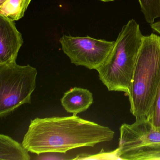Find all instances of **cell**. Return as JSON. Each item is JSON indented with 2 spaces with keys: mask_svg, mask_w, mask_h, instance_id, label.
I'll list each match as a JSON object with an SVG mask.
<instances>
[{
  "mask_svg": "<svg viewBox=\"0 0 160 160\" xmlns=\"http://www.w3.org/2000/svg\"><path fill=\"white\" fill-rule=\"evenodd\" d=\"M160 82V37L144 36L127 95L136 119L147 118Z\"/></svg>",
  "mask_w": 160,
  "mask_h": 160,
  "instance_id": "3",
  "label": "cell"
},
{
  "mask_svg": "<svg viewBox=\"0 0 160 160\" xmlns=\"http://www.w3.org/2000/svg\"><path fill=\"white\" fill-rule=\"evenodd\" d=\"M59 42L62 51L72 63L95 70L103 63L115 42L89 36L73 37L64 34Z\"/></svg>",
  "mask_w": 160,
  "mask_h": 160,
  "instance_id": "5",
  "label": "cell"
},
{
  "mask_svg": "<svg viewBox=\"0 0 160 160\" xmlns=\"http://www.w3.org/2000/svg\"><path fill=\"white\" fill-rule=\"evenodd\" d=\"M28 151L9 136L0 134V160H29Z\"/></svg>",
  "mask_w": 160,
  "mask_h": 160,
  "instance_id": "9",
  "label": "cell"
},
{
  "mask_svg": "<svg viewBox=\"0 0 160 160\" xmlns=\"http://www.w3.org/2000/svg\"><path fill=\"white\" fill-rule=\"evenodd\" d=\"M36 68L16 62L0 64V117L7 116L25 104L31 103L36 88Z\"/></svg>",
  "mask_w": 160,
  "mask_h": 160,
  "instance_id": "4",
  "label": "cell"
},
{
  "mask_svg": "<svg viewBox=\"0 0 160 160\" xmlns=\"http://www.w3.org/2000/svg\"><path fill=\"white\" fill-rule=\"evenodd\" d=\"M114 131L106 126L81 118L70 117L36 118L31 120L23 138V146L39 155L47 152L65 153L80 147H93L109 142Z\"/></svg>",
  "mask_w": 160,
  "mask_h": 160,
  "instance_id": "1",
  "label": "cell"
},
{
  "mask_svg": "<svg viewBox=\"0 0 160 160\" xmlns=\"http://www.w3.org/2000/svg\"><path fill=\"white\" fill-rule=\"evenodd\" d=\"M92 94L88 90L82 88H71L64 92L61 99L62 105L68 113L77 115L89 108L93 102Z\"/></svg>",
  "mask_w": 160,
  "mask_h": 160,
  "instance_id": "8",
  "label": "cell"
},
{
  "mask_svg": "<svg viewBox=\"0 0 160 160\" xmlns=\"http://www.w3.org/2000/svg\"><path fill=\"white\" fill-rule=\"evenodd\" d=\"M101 1L104 2H114L117 0H100Z\"/></svg>",
  "mask_w": 160,
  "mask_h": 160,
  "instance_id": "15",
  "label": "cell"
},
{
  "mask_svg": "<svg viewBox=\"0 0 160 160\" xmlns=\"http://www.w3.org/2000/svg\"><path fill=\"white\" fill-rule=\"evenodd\" d=\"M140 10L150 25L160 17V0H138Z\"/></svg>",
  "mask_w": 160,
  "mask_h": 160,
  "instance_id": "12",
  "label": "cell"
},
{
  "mask_svg": "<svg viewBox=\"0 0 160 160\" xmlns=\"http://www.w3.org/2000/svg\"><path fill=\"white\" fill-rule=\"evenodd\" d=\"M23 43L14 21L0 14V64L16 62Z\"/></svg>",
  "mask_w": 160,
  "mask_h": 160,
  "instance_id": "7",
  "label": "cell"
},
{
  "mask_svg": "<svg viewBox=\"0 0 160 160\" xmlns=\"http://www.w3.org/2000/svg\"><path fill=\"white\" fill-rule=\"evenodd\" d=\"M147 118L154 128L160 131V82Z\"/></svg>",
  "mask_w": 160,
  "mask_h": 160,
  "instance_id": "13",
  "label": "cell"
},
{
  "mask_svg": "<svg viewBox=\"0 0 160 160\" xmlns=\"http://www.w3.org/2000/svg\"><path fill=\"white\" fill-rule=\"evenodd\" d=\"M4 0H0V2H3Z\"/></svg>",
  "mask_w": 160,
  "mask_h": 160,
  "instance_id": "16",
  "label": "cell"
},
{
  "mask_svg": "<svg viewBox=\"0 0 160 160\" xmlns=\"http://www.w3.org/2000/svg\"><path fill=\"white\" fill-rule=\"evenodd\" d=\"M143 37L134 19L122 27L109 55L96 70L109 91L128 93Z\"/></svg>",
  "mask_w": 160,
  "mask_h": 160,
  "instance_id": "2",
  "label": "cell"
},
{
  "mask_svg": "<svg viewBox=\"0 0 160 160\" xmlns=\"http://www.w3.org/2000/svg\"><path fill=\"white\" fill-rule=\"evenodd\" d=\"M32 0H4L0 2V14L13 21H18L24 17Z\"/></svg>",
  "mask_w": 160,
  "mask_h": 160,
  "instance_id": "11",
  "label": "cell"
},
{
  "mask_svg": "<svg viewBox=\"0 0 160 160\" xmlns=\"http://www.w3.org/2000/svg\"><path fill=\"white\" fill-rule=\"evenodd\" d=\"M160 143V131L154 128L147 118L136 119L132 124L123 123L120 128L118 157L122 152L142 146Z\"/></svg>",
  "mask_w": 160,
  "mask_h": 160,
  "instance_id": "6",
  "label": "cell"
},
{
  "mask_svg": "<svg viewBox=\"0 0 160 160\" xmlns=\"http://www.w3.org/2000/svg\"><path fill=\"white\" fill-rule=\"evenodd\" d=\"M151 28L153 31L158 33L160 35V21L154 22L150 25Z\"/></svg>",
  "mask_w": 160,
  "mask_h": 160,
  "instance_id": "14",
  "label": "cell"
},
{
  "mask_svg": "<svg viewBox=\"0 0 160 160\" xmlns=\"http://www.w3.org/2000/svg\"><path fill=\"white\" fill-rule=\"evenodd\" d=\"M118 157L122 160H160V143L129 150L122 152Z\"/></svg>",
  "mask_w": 160,
  "mask_h": 160,
  "instance_id": "10",
  "label": "cell"
}]
</instances>
